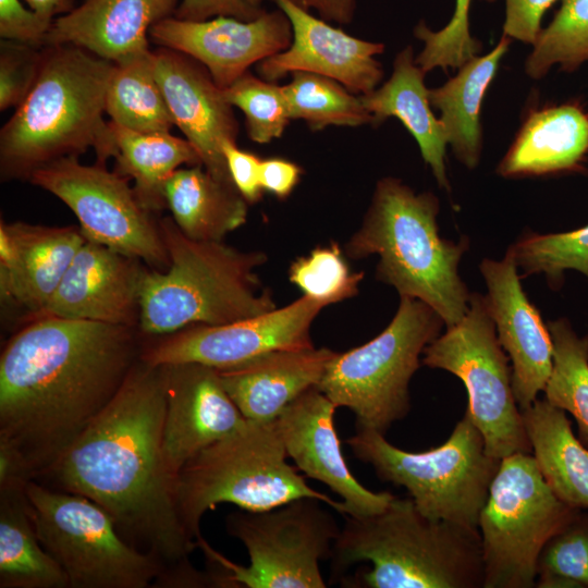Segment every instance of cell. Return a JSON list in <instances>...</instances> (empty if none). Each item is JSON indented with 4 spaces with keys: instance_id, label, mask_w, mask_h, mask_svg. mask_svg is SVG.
Returning <instances> with one entry per match:
<instances>
[{
    "instance_id": "obj_1",
    "label": "cell",
    "mask_w": 588,
    "mask_h": 588,
    "mask_svg": "<svg viewBox=\"0 0 588 588\" xmlns=\"http://www.w3.org/2000/svg\"><path fill=\"white\" fill-rule=\"evenodd\" d=\"M166 396L161 366L142 358L106 408L35 481L102 507L121 537L161 567L154 587H210L189 560L197 542L176 507L162 452Z\"/></svg>"
},
{
    "instance_id": "obj_2",
    "label": "cell",
    "mask_w": 588,
    "mask_h": 588,
    "mask_svg": "<svg viewBox=\"0 0 588 588\" xmlns=\"http://www.w3.org/2000/svg\"><path fill=\"white\" fill-rule=\"evenodd\" d=\"M144 343L138 327L27 319L0 356V450L38 478L112 401Z\"/></svg>"
},
{
    "instance_id": "obj_3",
    "label": "cell",
    "mask_w": 588,
    "mask_h": 588,
    "mask_svg": "<svg viewBox=\"0 0 588 588\" xmlns=\"http://www.w3.org/2000/svg\"><path fill=\"white\" fill-rule=\"evenodd\" d=\"M38 78L0 131L2 180H28L38 168L94 148L114 158L106 95L115 63L73 45L45 46Z\"/></svg>"
},
{
    "instance_id": "obj_4",
    "label": "cell",
    "mask_w": 588,
    "mask_h": 588,
    "mask_svg": "<svg viewBox=\"0 0 588 588\" xmlns=\"http://www.w3.org/2000/svg\"><path fill=\"white\" fill-rule=\"evenodd\" d=\"M330 560L334 581L355 563L370 562L357 587L483 588L479 530L430 519L411 498L395 495L375 515H346Z\"/></svg>"
},
{
    "instance_id": "obj_5",
    "label": "cell",
    "mask_w": 588,
    "mask_h": 588,
    "mask_svg": "<svg viewBox=\"0 0 588 588\" xmlns=\"http://www.w3.org/2000/svg\"><path fill=\"white\" fill-rule=\"evenodd\" d=\"M169 265L144 268L139 287V330L160 338L194 324H225L277 308L256 269L265 253L243 252L223 242L195 241L172 218L159 220Z\"/></svg>"
},
{
    "instance_id": "obj_6",
    "label": "cell",
    "mask_w": 588,
    "mask_h": 588,
    "mask_svg": "<svg viewBox=\"0 0 588 588\" xmlns=\"http://www.w3.org/2000/svg\"><path fill=\"white\" fill-rule=\"evenodd\" d=\"M438 213L439 200L432 193L416 194L401 180L383 177L345 254L352 259L378 255L377 279L400 296L429 305L449 328L468 309L470 294L458 274L468 242L442 238Z\"/></svg>"
},
{
    "instance_id": "obj_7",
    "label": "cell",
    "mask_w": 588,
    "mask_h": 588,
    "mask_svg": "<svg viewBox=\"0 0 588 588\" xmlns=\"http://www.w3.org/2000/svg\"><path fill=\"white\" fill-rule=\"evenodd\" d=\"M286 458L275 421L248 420L235 433L197 453L183 466L174 487L177 513L188 537L197 540L201 517L219 503L266 511L313 498L345 515L341 501L313 489Z\"/></svg>"
},
{
    "instance_id": "obj_8",
    "label": "cell",
    "mask_w": 588,
    "mask_h": 588,
    "mask_svg": "<svg viewBox=\"0 0 588 588\" xmlns=\"http://www.w3.org/2000/svg\"><path fill=\"white\" fill-rule=\"evenodd\" d=\"M324 502L301 498L266 511L240 509L226 532L245 547L249 564H235L200 535L197 548L215 588H324L320 562L331 558L341 531Z\"/></svg>"
},
{
    "instance_id": "obj_9",
    "label": "cell",
    "mask_w": 588,
    "mask_h": 588,
    "mask_svg": "<svg viewBox=\"0 0 588 588\" xmlns=\"http://www.w3.org/2000/svg\"><path fill=\"white\" fill-rule=\"evenodd\" d=\"M378 431L356 429L346 440L353 456L380 480L407 490L426 517L478 529L480 512L501 460L489 455L479 429L465 413L441 445L409 452Z\"/></svg>"
},
{
    "instance_id": "obj_10",
    "label": "cell",
    "mask_w": 588,
    "mask_h": 588,
    "mask_svg": "<svg viewBox=\"0 0 588 588\" xmlns=\"http://www.w3.org/2000/svg\"><path fill=\"white\" fill-rule=\"evenodd\" d=\"M444 322L426 303L400 296L388 327L369 342L335 353L317 388L336 407L348 408L356 429L382 434L411 409L409 382L420 355L439 335Z\"/></svg>"
},
{
    "instance_id": "obj_11",
    "label": "cell",
    "mask_w": 588,
    "mask_h": 588,
    "mask_svg": "<svg viewBox=\"0 0 588 588\" xmlns=\"http://www.w3.org/2000/svg\"><path fill=\"white\" fill-rule=\"evenodd\" d=\"M575 510L552 492L531 453L502 458L478 519L483 588H534L542 548Z\"/></svg>"
},
{
    "instance_id": "obj_12",
    "label": "cell",
    "mask_w": 588,
    "mask_h": 588,
    "mask_svg": "<svg viewBox=\"0 0 588 588\" xmlns=\"http://www.w3.org/2000/svg\"><path fill=\"white\" fill-rule=\"evenodd\" d=\"M25 491L38 538L65 572L70 588L155 586L160 565L130 546L98 504L35 480Z\"/></svg>"
},
{
    "instance_id": "obj_13",
    "label": "cell",
    "mask_w": 588,
    "mask_h": 588,
    "mask_svg": "<svg viewBox=\"0 0 588 588\" xmlns=\"http://www.w3.org/2000/svg\"><path fill=\"white\" fill-rule=\"evenodd\" d=\"M495 331L485 296L470 294L464 318L427 345L421 363L463 381L465 413L481 432L487 453L502 460L531 453V446L514 396L509 357Z\"/></svg>"
},
{
    "instance_id": "obj_14",
    "label": "cell",
    "mask_w": 588,
    "mask_h": 588,
    "mask_svg": "<svg viewBox=\"0 0 588 588\" xmlns=\"http://www.w3.org/2000/svg\"><path fill=\"white\" fill-rule=\"evenodd\" d=\"M28 181L61 199L76 216L86 240L164 270L168 252L159 221L137 200L128 179L105 166L69 156L36 169Z\"/></svg>"
},
{
    "instance_id": "obj_15",
    "label": "cell",
    "mask_w": 588,
    "mask_h": 588,
    "mask_svg": "<svg viewBox=\"0 0 588 588\" xmlns=\"http://www.w3.org/2000/svg\"><path fill=\"white\" fill-rule=\"evenodd\" d=\"M326 305L308 296L225 324H194L145 338L140 358L155 366L199 363L218 370L238 367L273 351L313 347L310 328Z\"/></svg>"
},
{
    "instance_id": "obj_16",
    "label": "cell",
    "mask_w": 588,
    "mask_h": 588,
    "mask_svg": "<svg viewBox=\"0 0 588 588\" xmlns=\"http://www.w3.org/2000/svg\"><path fill=\"white\" fill-rule=\"evenodd\" d=\"M149 39L200 62L224 89L260 62L290 47L292 26L279 9L254 21L216 16L205 21L167 17L149 30Z\"/></svg>"
},
{
    "instance_id": "obj_17",
    "label": "cell",
    "mask_w": 588,
    "mask_h": 588,
    "mask_svg": "<svg viewBox=\"0 0 588 588\" xmlns=\"http://www.w3.org/2000/svg\"><path fill=\"white\" fill-rule=\"evenodd\" d=\"M166 414L163 458L170 475L207 446L235 433L246 419L223 387L219 371L199 363L159 365Z\"/></svg>"
},
{
    "instance_id": "obj_18",
    "label": "cell",
    "mask_w": 588,
    "mask_h": 588,
    "mask_svg": "<svg viewBox=\"0 0 588 588\" xmlns=\"http://www.w3.org/2000/svg\"><path fill=\"white\" fill-rule=\"evenodd\" d=\"M336 408L317 387L294 400L274 420L285 452L306 477L322 482L341 498L345 516L378 514L395 495L373 492L352 474L334 425Z\"/></svg>"
},
{
    "instance_id": "obj_19",
    "label": "cell",
    "mask_w": 588,
    "mask_h": 588,
    "mask_svg": "<svg viewBox=\"0 0 588 588\" xmlns=\"http://www.w3.org/2000/svg\"><path fill=\"white\" fill-rule=\"evenodd\" d=\"M272 1L290 20L292 42L259 62L257 72L261 78L275 82L303 71L330 77L359 96L377 88L383 70L375 57L383 52L382 44L351 36L291 0Z\"/></svg>"
},
{
    "instance_id": "obj_20",
    "label": "cell",
    "mask_w": 588,
    "mask_h": 588,
    "mask_svg": "<svg viewBox=\"0 0 588 588\" xmlns=\"http://www.w3.org/2000/svg\"><path fill=\"white\" fill-rule=\"evenodd\" d=\"M151 58L174 126L198 151L209 173L234 185L222 145L226 140L236 142L238 123L222 89L209 71L189 56L159 47L151 50Z\"/></svg>"
},
{
    "instance_id": "obj_21",
    "label": "cell",
    "mask_w": 588,
    "mask_h": 588,
    "mask_svg": "<svg viewBox=\"0 0 588 588\" xmlns=\"http://www.w3.org/2000/svg\"><path fill=\"white\" fill-rule=\"evenodd\" d=\"M144 268L139 259L86 240L46 306L30 318L53 316L139 328Z\"/></svg>"
},
{
    "instance_id": "obj_22",
    "label": "cell",
    "mask_w": 588,
    "mask_h": 588,
    "mask_svg": "<svg viewBox=\"0 0 588 588\" xmlns=\"http://www.w3.org/2000/svg\"><path fill=\"white\" fill-rule=\"evenodd\" d=\"M480 271L488 289L487 307L512 362V388L523 411L537 400L551 375V334L523 291L517 265L509 253L499 261L482 260Z\"/></svg>"
},
{
    "instance_id": "obj_23",
    "label": "cell",
    "mask_w": 588,
    "mask_h": 588,
    "mask_svg": "<svg viewBox=\"0 0 588 588\" xmlns=\"http://www.w3.org/2000/svg\"><path fill=\"white\" fill-rule=\"evenodd\" d=\"M86 241L81 228L47 226L22 221L0 224V295L26 313L46 306L72 259Z\"/></svg>"
},
{
    "instance_id": "obj_24",
    "label": "cell",
    "mask_w": 588,
    "mask_h": 588,
    "mask_svg": "<svg viewBox=\"0 0 588 588\" xmlns=\"http://www.w3.org/2000/svg\"><path fill=\"white\" fill-rule=\"evenodd\" d=\"M182 0H84L53 20L44 46L73 45L119 63L149 48V30Z\"/></svg>"
},
{
    "instance_id": "obj_25",
    "label": "cell",
    "mask_w": 588,
    "mask_h": 588,
    "mask_svg": "<svg viewBox=\"0 0 588 588\" xmlns=\"http://www.w3.org/2000/svg\"><path fill=\"white\" fill-rule=\"evenodd\" d=\"M334 355L327 347L281 350L217 370L246 419L271 422L301 394L318 385Z\"/></svg>"
},
{
    "instance_id": "obj_26",
    "label": "cell",
    "mask_w": 588,
    "mask_h": 588,
    "mask_svg": "<svg viewBox=\"0 0 588 588\" xmlns=\"http://www.w3.org/2000/svg\"><path fill=\"white\" fill-rule=\"evenodd\" d=\"M588 155V113L577 103L528 110L499 163L504 177L555 174L581 169Z\"/></svg>"
},
{
    "instance_id": "obj_27",
    "label": "cell",
    "mask_w": 588,
    "mask_h": 588,
    "mask_svg": "<svg viewBox=\"0 0 588 588\" xmlns=\"http://www.w3.org/2000/svg\"><path fill=\"white\" fill-rule=\"evenodd\" d=\"M426 72L416 63L413 48H404L395 58L391 77L379 88L360 95L370 113L371 125L396 118L416 139L424 161L430 166L438 184L449 189L445 168L446 133L431 110Z\"/></svg>"
},
{
    "instance_id": "obj_28",
    "label": "cell",
    "mask_w": 588,
    "mask_h": 588,
    "mask_svg": "<svg viewBox=\"0 0 588 588\" xmlns=\"http://www.w3.org/2000/svg\"><path fill=\"white\" fill-rule=\"evenodd\" d=\"M520 412L531 455L547 485L565 504L588 510V448L573 433L565 411L537 399Z\"/></svg>"
},
{
    "instance_id": "obj_29",
    "label": "cell",
    "mask_w": 588,
    "mask_h": 588,
    "mask_svg": "<svg viewBox=\"0 0 588 588\" xmlns=\"http://www.w3.org/2000/svg\"><path fill=\"white\" fill-rule=\"evenodd\" d=\"M164 197L175 224L195 241L222 242L247 220L248 203L235 186L201 164L177 169L166 183Z\"/></svg>"
},
{
    "instance_id": "obj_30",
    "label": "cell",
    "mask_w": 588,
    "mask_h": 588,
    "mask_svg": "<svg viewBox=\"0 0 588 588\" xmlns=\"http://www.w3.org/2000/svg\"><path fill=\"white\" fill-rule=\"evenodd\" d=\"M510 42L511 38L503 35L489 53L473 57L445 84L429 89L430 105L441 114L448 143L468 169H474L480 159L481 103Z\"/></svg>"
},
{
    "instance_id": "obj_31",
    "label": "cell",
    "mask_w": 588,
    "mask_h": 588,
    "mask_svg": "<svg viewBox=\"0 0 588 588\" xmlns=\"http://www.w3.org/2000/svg\"><path fill=\"white\" fill-rule=\"evenodd\" d=\"M26 485L0 486V588H70L38 538Z\"/></svg>"
},
{
    "instance_id": "obj_32",
    "label": "cell",
    "mask_w": 588,
    "mask_h": 588,
    "mask_svg": "<svg viewBox=\"0 0 588 588\" xmlns=\"http://www.w3.org/2000/svg\"><path fill=\"white\" fill-rule=\"evenodd\" d=\"M115 144V169L134 180L139 204L155 213L167 207L164 187L181 166H203L201 157L187 140L170 133L136 132L110 121Z\"/></svg>"
},
{
    "instance_id": "obj_33",
    "label": "cell",
    "mask_w": 588,
    "mask_h": 588,
    "mask_svg": "<svg viewBox=\"0 0 588 588\" xmlns=\"http://www.w3.org/2000/svg\"><path fill=\"white\" fill-rule=\"evenodd\" d=\"M111 121L143 133H170L174 122L155 75L151 49L115 63L106 95Z\"/></svg>"
},
{
    "instance_id": "obj_34",
    "label": "cell",
    "mask_w": 588,
    "mask_h": 588,
    "mask_svg": "<svg viewBox=\"0 0 588 588\" xmlns=\"http://www.w3.org/2000/svg\"><path fill=\"white\" fill-rule=\"evenodd\" d=\"M547 327L553 343V367L544 399L574 416L578 438L588 448V335L578 336L565 319L549 321Z\"/></svg>"
},
{
    "instance_id": "obj_35",
    "label": "cell",
    "mask_w": 588,
    "mask_h": 588,
    "mask_svg": "<svg viewBox=\"0 0 588 588\" xmlns=\"http://www.w3.org/2000/svg\"><path fill=\"white\" fill-rule=\"evenodd\" d=\"M283 91L292 120H303L313 131L330 125L360 126L371 124L370 113L359 95L341 83L310 72H293Z\"/></svg>"
},
{
    "instance_id": "obj_36",
    "label": "cell",
    "mask_w": 588,
    "mask_h": 588,
    "mask_svg": "<svg viewBox=\"0 0 588 588\" xmlns=\"http://www.w3.org/2000/svg\"><path fill=\"white\" fill-rule=\"evenodd\" d=\"M525 70L532 78L543 77L558 64L566 72L588 61V0H561L551 23L541 29Z\"/></svg>"
},
{
    "instance_id": "obj_37",
    "label": "cell",
    "mask_w": 588,
    "mask_h": 588,
    "mask_svg": "<svg viewBox=\"0 0 588 588\" xmlns=\"http://www.w3.org/2000/svg\"><path fill=\"white\" fill-rule=\"evenodd\" d=\"M507 253L524 275L544 273L551 286L558 287L565 270L588 277V225L565 233L527 234Z\"/></svg>"
},
{
    "instance_id": "obj_38",
    "label": "cell",
    "mask_w": 588,
    "mask_h": 588,
    "mask_svg": "<svg viewBox=\"0 0 588 588\" xmlns=\"http://www.w3.org/2000/svg\"><path fill=\"white\" fill-rule=\"evenodd\" d=\"M222 93L232 107L243 111L247 135L258 144L281 137L292 120L283 86L248 71Z\"/></svg>"
},
{
    "instance_id": "obj_39",
    "label": "cell",
    "mask_w": 588,
    "mask_h": 588,
    "mask_svg": "<svg viewBox=\"0 0 588 588\" xmlns=\"http://www.w3.org/2000/svg\"><path fill=\"white\" fill-rule=\"evenodd\" d=\"M364 272H352L339 244L318 246L297 258L289 269V280L305 296L326 306L351 298L358 293Z\"/></svg>"
},
{
    "instance_id": "obj_40",
    "label": "cell",
    "mask_w": 588,
    "mask_h": 588,
    "mask_svg": "<svg viewBox=\"0 0 588 588\" xmlns=\"http://www.w3.org/2000/svg\"><path fill=\"white\" fill-rule=\"evenodd\" d=\"M485 1L492 3L495 0ZM470 2L456 0L451 21L438 32H432L424 22L415 27L414 35L424 42L415 61L426 73L436 68H460L481 51V42L469 32Z\"/></svg>"
},
{
    "instance_id": "obj_41",
    "label": "cell",
    "mask_w": 588,
    "mask_h": 588,
    "mask_svg": "<svg viewBox=\"0 0 588 588\" xmlns=\"http://www.w3.org/2000/svg\"><path fill=\"white\" fill-rule=\"evenodd\" d=\"M538 577H559L576 588H588V510L576 509L546 542L537 563Z\"/></svg>"
},
{
    "instance_id": "obj_42",
    "label": "cell",
    "mask_w": 588,
    "mask_h": 588,
    "mask_svg": "<svg viewBox=\"0 0 588 588\" xmlns=\"http://www.w3.org/2000/svg\"><path fill=\"white\" fill-rule=\"evenodd\" d=\"M42 50L27 44L0 41V110L17 108L35 85Z\"/></svg>"
},
{
    "instance_id": "obj_43",
    "label": "cell",
    "mask_w": 588,
    "mask_h": 588,
    "mask_svg": "<svg viewBox=\"0 0 588 588\" xmlns=\"http://www.w3.org/2000/svg\"><path fill=\"white\" fill-rule=\"evenodd\" d=\"M52 22L26 9L20 0H0L1 39L40 48Z\"/></svg>"
},
{
    "instance_id": "obj_44",
    "label": "cell",
    "mask_w": 588,
    "mask_h": 588,
    "mask_svg": "<svg viewBox=\"0 0 588 588\" xmlns=\"http://www.w3.org/2000/svg\"><path fill=\"white\" fill-rule=\"evenodd\" d=\"M268 0H182L174 16L186 21H205L216 16H232L254 21L267 12Z\"/></svg>"
},
{
    "instance_id": "obj_45",
    "label": "cell",
    "mask_w": 588,
    "mask_h": 588,
    "mask_svg": "<svg viewBox=\"0 0 588 588\" xmlns=\"http://www.w3.org/2000/svg\"><path fill=\"white\" fill-rule=\"evenodd\" d=\"M558 0H505L503 35L534 45L544 13Z\"/></svg>"
},
{
    "instance_id": "obj_46",
    "label": "cell",
    "mask_w": 588,
    "mask_h": 588,
    "mask_svg": "<svg viewBox=\"0 0 588 588\" xmlns=\"http://www.w3.org/2000/svg\"><path fill=\"white\" fill-rule=\"evenodd\" d=\"M222 152L232 182L248 204H255L262 198L264 189L260 183L261 159L255 154L241 149L236 142L226 140Z\"/></svg>"
},
{
    "instance_id": "obj_47",
    "label": "cell",
    "mask_w": 588,
    "mask_h": 588,
    "mask_svg": "<svg viewBox=\"0 0 588 588\" xmlns=\"http://www.w3.org/2000/svg\"><path fill=\"white\" fill-rule=\"evenodd\" d=\"M303 169L293 161L283 158H268L260 163V183L262 189L279 199H286L301 181Z\"/></svg>"
},
{
    "instance_id": "obj_48",
    "label": "cell",
    "mask_w": 588,
    "mask_h": 588,
    "mask_svg": "<svg viewBox=\"0 0 588 588\" xmlns=\"http://www.w3.org/2000/svg\"><path fill=\"white\" fill-rule=\"evenodd\" d=\"M305 10H315L327 22L350 24L354 17L355 0H291Z\"/></svg>"
},
{
    "instance_id": "obj_49",
    "label": "cell",
    "mask_w": 588,
    "mask_h": 588,
    "mask_svg": "<svg viewBox=\"0 0 588 588\" xmlns=\"http://www.w3.org/2000/svg\"><path fill=\"white\" fill-rule=\"evenodd\" d=\"M28 7L40 16L53 21L54 14L68 11L70 4L66 0H24Z\"/></svg>"
}]
</instances>
